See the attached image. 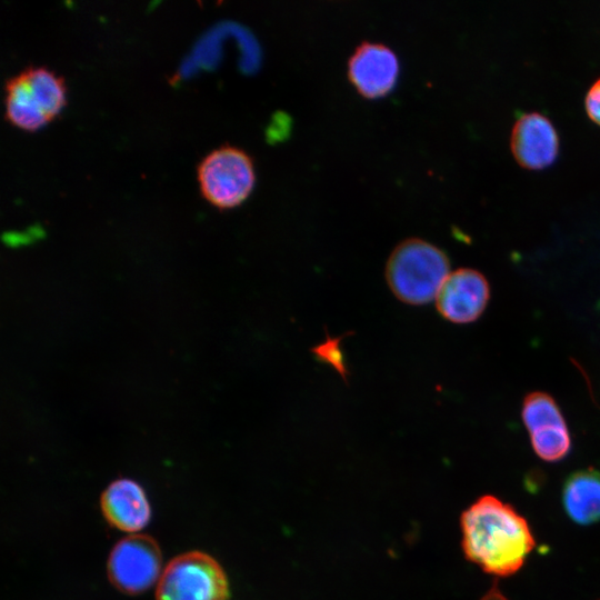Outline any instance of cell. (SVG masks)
<instances>
[{
  "label": "cell",
  "instance_id": "cell-1",
  "mask_svg": "<svg viewBox=\"0 0 600 600\" xmlns=\"http://www.w3.org/2000/svg\"><path fill=\"white\" fill-rule=\"evenodd\" d=\"M461 530L467 559L498 577L516 573L536 544L527 520L493 496L479 498L462 513Z\"/></svg>",
  "mask_w": 600,
  "mask_h": 600
},
{
  "label": "cell",
  "instance_id": "cell-2",
  "mask_svg": "<svg viewBox=\"0 0 600 600\" xmlns=\"http://www.w3.org/2000/svg\"><path fill=\"white\" fill-rule=\"evenodd\" d=\"M449 274L448 256L420 238H409L398 243L384 271L393 296L411 306H422L437 298Z\"/></svg>",
  "mask_w": 600,
  "mask_h": 600
},
{
  "label": "cell",
  "instance_id": "cell-3",
  "mask_svg": "<svg viewBox=\"0 0 600 600\" xmlns=\"http://www.w3.org/2000/svg\"><path fill=\"white\" fill-rule=\"evenodd\" d=\"M6 118L12 124L36 130L53 119L64 104L63 80L46 67H29L4 84Z\"/></svg>",
  "mask_w": 600,
  "mask_h": 600
},
{
  "label": "cell",
  "instance_id": "cell-4",
  "mask_svg": "<svg viewBox=\"0 0 600 600\" xmlns=\"http://www.w3.org/2000/svg\"><path fill=\"white\" fill-rule=\"evenodd\" d=\"M229 582L221 564L199 550L172 558L163 568L156 600H228Z\"/></svg>",
  "mask_w": 600,
  "mask_h": 600
},
{
  "label": "cell",
  "instance_id": "cell-5",
  "mask_svg": "<svg viewBox=\"0 0 600 600\" xmlns=\"http://www.w3.org/2000/svg\"><path fill=\"white\" fill-rule=\"evenodd\" d=\"M197 174L202 196L220 209L242 203L256 181L250 156L229 144L210 151L199 163Z\"/></svg>",
  "mask_w": 600,
  "mask_h": 600
},
{
  "label": "cell",
  "instance_id": "cell-6",
  "mask_svg": "<svg viewBox=\"0 0 600 600\" xmlns=\"http://www.w3.org/2000/svg\"><path fill=\"white\" fill-rule=\"evenodd\" d=\"M162 570L158 542L141 533L120 539L107 561V574L112 586L130 596L140 594L158 583Z\"/></svg>",
  "mask_w": 600,
  "mask_h": 600
},
{
  "label": "cell",
  "instance_id": "cell-7",
  "mask_svg": "<svg viewBox=\"0 0 600 600\" xmlns=\"http://www.w3.org/2000/svg\"><path fill=\"white\" fill-rule=\"evenodd\" d=\"M521 417L529 432L534 453L547 462L563 459L570 451L571 438L556 400L546 392H531L522 402Z\"/></svg>",
  "mask_w": 600,
  "mask_h": 600
},
{
  "label": "cell",
  "instance_id": "cell-8",
  "mask_svg": "<svg viewBox=\"0 0 600 600\" xmlns=\"http://www.w3.org/2000/svg\"><path fill=\"white\" fill-rule=\"evenodd\" d=\"M347 73L360 96L377 99L387 96L397 84L400 61L389 46L363 41L350 56Z\"/></svg>",
  "mask_w": 600,
  "mask_h": 600
},
{
  "label": "cell",
  "instance_id": "cell-9",
  "mask_svg": "<svg viewBox=\"0 0 600 600\" xmlns=\"http://www.w3.org/2000/svg\"><path fill=\"white\" fill-rule=\"evenodd\" d=\"M490 299V287L486 277L470 268L451 272L436 298L440 316L453 323L476 321L486 310Z\"/></svg>",
  "mask_w": 600,
  "mask_h": 600
},
{
  "label": "cell",
  "instance_id": "cell-10",
  "mask_svg": "<svg viewBox=\"0 0 600 600\" xmlns=\"http://www.w3.org/2000/svg\"><path fill=\"white\" fill-rule=\"evenodd\" d=\"M517 162L527 169L550 166L559 151V139L551 121L538 112L521 116L514 123L510 139Z\"/></svg>",
  "mask_w": 600,
  "mask_h": 600
},
{
  "label": "cell",
  "instance_id": "cell-11",
  "mask_svg": "<svg viewBox=\"0 0 600 600\" xmlns=\"http://www.w3.org/2000/svg\"><path fill=\"white\" fill-rule=\"evenodd\" d=\"M100 508L109 526L131 534L146 528L151 518L144 489L128 478L117 479L103 490Z\"/></svg>",
  "mask_w": 600,
  "mask_h": 600
},
{
  "label": "cell",
  "instance_id": "cell-12",
  "mask_svg": "<svg viewBox=\"0 0 600 600\" xmlns=\"http://www.w3.org/2000/svg\"><path fill=\"white\" fill-rule=\"evenodd\" d=\"M562 502L576 523L600 521V471L586 469L572 473L564 483Z\"/></svg>",
  "mask_w": 600,
  "mask_h": 600
},
{
  "label": "cell",
  "instance_id": "cell-13",
  "mask_svg": "<svg viewBox=\"0 0 600 600\" xmlns=\"http://www.w3.org/2000/svg\"><path fill=\"white\" fill-rule=\"evenodd\" d=\"M326 340L311 348V352L318 361L331 366L348 382L349 370L346 364L343 351L340 342L343 336L331 337L326 332Z\"/></svg>",
  "mask_w": 600,
  "mask_h": 600
},
{
  "label": "cell",
  "instance_id": "cell-14",
  "mask_svg": "<svg viewBox=\"0 0 600 600\" xmlns=\"http://www.w3.org/2000/svg\"><path fill=\"white\" fill-rule=\"evenodd\" d=\"M586 110L589 118L600 126V79L591 86L587 93Z\"/></svg>",
  "mask_w": 600,
  "mask_h": 600
},
{
  "label": "cell",
  "instance_id": "cell-15",
  "mask_svg": "<svg viewBox=\"0 0 600 600\" xmlns=\"http://www.w3.org/2000/svg\"><path fill=\"white\" fill-rule=\"evenodd\" d=\"M481 600H508V598L497 588L492 587Z\"/></svg>",
  "mask_w": 600,
  "mask_h": 600
}]
</instances>
